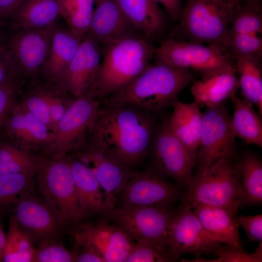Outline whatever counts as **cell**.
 <instances>
[{"label": "cell", "mask_w": 262, "mask_h": 262, "mask_svg": "<svg viewBox=\"0 0 262 262\" xmlns=\"http://www.w3.org/2000/svg\"><path fill=\"white\" fill-rule=\"evenodd\" d=\"M238 227L245 230L249 242L262 241V214L246 216L241 215L235 217Z\"/></svg>", "instance_id": "obj_41"}, {"label": "cell", "mask_w": 262, "mask_h": 262, "mask_svg": "<svg viewBox=\"0 0 262 262\" xmlns=\"http://www.w3.org/2000/svg\"><path fill=\"white\" fill-rule=\"evenodd\" d=\"M234 108L229 127L234 138L238 137L246 144L262 147V122L255 112L253 104L236 94L230 98Z\"/></svg>", "instance_id": "obj_28"}, {"label": "cell", "mask_w": 262, "mask_h": 262, "mask_svg": "<svg viewBox=\"0 0 262 262\" xmlns=\"http://www.w3.org/2000/svg\"><path fill=\"white\" fill-rule=\"evenodd\" d=\"M39 190L62 226L79 225L85 217L82 211L68 157L43 159L37 172Z\"/></svg>", "instance_id": "obj_6"}, {"label": "cell", "mask_w": 262, "mask_h": 262, "mask_svg": "<svg viewBox=\"0 0 262 262\" xmlns=\"http://www.w3.org/2000/svg\"><path fill=\"white\" fill-rule=\"evenodd\" d=\"M102 46L84 35L79 48L55 84L75 99L90 89L101 62Z\"/></svg>", "instance_id": "obj_17"}, {"label": "cell", "mask_w": 262, "mask_h": 262, "mask_svg": "<svg viewBox=\"0 0 262 262\" xmlns=\"http://www.w3.org/2000/svg\"><path fill=\"white\" fill-rule=\"evenodd\" d=\"M100 66L89 92L101 101L120 92L150 65L155 48L144 37L121 39L102 46Z\"/></svg>", "instance_id": "obj_3"}, {"label": "cell", "mask_w": 262, "mask_h": 262, "mask_svg": "<svg viewBox=\"0 0 262 262\" xmlns=\"http://www.w3.org/2000/svg\"><path fill=\"white\" fill-rule=\"evenodd\" d=\"M222 244L205 230L188 205L182 203L174 209L168 227L166 249L172 262L185 254L199 256L213 253Z\"/></svg>", "instance_id": "obj_13"}, {"label": "cell", "mask_w": 262, "mask_h": 262, "mask_svg": "<svg viewBox=\"0 0 262 262\" xmlns=\"http://www.w3.org/2000/svg\"><path fill=\"white\" fill-rule=\"evenodd\" d=\"M33 241L19 226L14 216L9 219L3 262H32L35 249Z\"/></svg>", "instance_id": "obj_32"}, {"label": "cell", "mask_w": 262, "mask_h": 262, "mask_svg": "<svg viewBox=\"0 0 262 262\" xmlns=\"http://www.w3.org/2000/svg\"><path fill=\"white\" fill-rule=\"evenodd\" d=\"M74 262L72 252L64 246L52 241H44L35 249L32 262Z\"/></svg>", "instance_id": "obj_39"}, {"label": "cell", "mask_w": 262, "mask_h": 262, "mask_svg": "<svg viewBox=\"0 0 262 262\" xmlns=\"http://www.w3.org/2000/svg\"><path fill=\"white\" fill-rule=\"evenodd\" d=\"M161 4L169 16L173 20H178L183 6L181 0H154Z\"/></svg>", "instance_id": "obj_45"}, {"label": "cell", "mask_w": 262, "mask_h": 262, "mask_svg": "<svg viewBox=\"0 0 262 262\" xmlns=\"http://www.w3.org/2000/svg\"><path fill=\"white\" fill-rule=\"evenodd\" d=\"M13 215L33 242L52 240L63 226L49 205L29 192L16 202Z\"/></svg>", "instance_id": "obj_18"}, {"label": "cell", "mask_w": 262, "mask_h": 262, "mask_svg": "<svg viewBox=\"0 0 262 262\" xmlns=\"http://www.w3.org/2000/svg\"><path fill=\"white\" fill-rule=\"evenodd\" d=\"M229 53L233 56L261 58L262 40L256 33L228 34V55Z\"/></svg>", "instance_id": "obj_37"}, {"label": "cell", "mask_w": 262, "mask_h": 262, "mask_svg": "<svg viewBox=\"0 0 262 262\" xmlns=\"http://www.w3.org/2000/svg\"><path fill=\"white\" fill-rule=\"evenodd\" d=\"M236 161L223 159L201 173L192 176L182 203L223 208L236 216L244 197Z\"/></svg>", "instance_id": "obj_5"}, {"label": "cell", "mask_w": 262, "mask_h": 262, "mask_svg": "<svg viewBox=\"0 0 262 262\" xmlns=\"http://www.w3.org/2000/svg\"><path fill=\"white\" fill-rule=\"evenodd\" d=\"M230 117L223 104L207 107L203 113L201 136L196 156V173L223 159L237 161L235 138L229 127Z\"/></svg>", "instance_id": "obj_12"}, {"label": "cell", "mask_w": 262, "mask_h": 262, "mask_svg": "<svg viewBox=\"0 0 262 262\" xmlns=\"http://www.w3.org/2000/svg\"><path fill=\"white\" fill-rule=\"evenodd\" d=\"M102 216L96 222L79 225L74 232L75 242L91 246L105 262H124L136 242Z\"/></svg>", "instance_id": "obj_16"}, {"label": "cell", "mask_w": 262, "mask_h": 262, "mask_svg": "<svg viewBox=\"0 0 262 262\" xmlns=\"http://www.w3.org/2000/svg\"><path fill=\"white\" fill-rule=\"evenodd\" d=\"M100 104L101 101L89 91L75 99L51 132V142L45 155L50 158H60L83 147Z\"/></svg>", "instance_id": "obj_9"}, {"label": "cell", "mask_w": 262, "mask_h": 262, "mask_svg": "<svg viewBox=\"0 0 262 262\" xmlns=\"http://www.w3.org/2000/svg\"><path fill=\"white\" fill-rule=\"evenodd\" d=\"M23 0H0V21L4 26Z\"/></svg>", "instance_id": "obj_44"}, {"label": "cell", "mask_w": 262, "mask_h": 262, "mask_svg": "<svg viewBox=\"0 0 262 262\" xmlns=\"http://www.w3.org/2000/svg\"><path fill=\"white\" fill-rule=\"evenodd\" d=\"M25 82L19 77L0 84V129L17 102Z\"/></svg>", "instance_id": "obj_38"}, {"label": "cell", "mask_w": 262, "mask_h": 262, "mask_svg": "<svg viewBox=\"0 0 262 262\" xmlns=\"http://www.w3.org/2000/svg\"><path fill=\"white\" fill-rule=\"evenodd\" d=\"M60 16L68 27L83 37L89 27L93 12L94 0H57Z\"/></svg>", "instance_id": "obj_33"}, {"label": "cell", "mask_w": 262, "mask_h": 262, "mask_svg": "<svg viewBox=\"0 0 262 262\" xmlns=\"http://www.w3.org/2000/svg\"><path fill=\"white\" fill-rule=\"evenodd\" d=\"M148 154L151 167L180 188L188 189L196 158L173 132L168 119L155 130Z\"/></svg>", "instance_id": "obj_11"}, {"label": "cell", "mask_w": 262, "mask_h": 262, "mask_svg": "<svg viewBox=\"0 0 262 262\" xmlns=\"http://www.w3.org/2000/svg\"><path fill=\"white\" fill-rule=\"evenodd\" d=\"M205 230L215 239L243 249L235 217L226 209L218 207L198 206L192 208Z\"/></svg>", "instance_id": "obj_26"}, {"label": "cell", "mask_w": 262, "mask_h": 262, "mask_svg": "<svg viewBox=\"0 0 262 262\" xmlns=\"http://www.w3.org/2000/svg\"><path fill=\"white\" fill-rule=\"evenodd\" d=\"M81 208L85 218L107 213L103 191L91 168L76 155L68 157Z\"/></svg>", "instance_id": "obj_22"}, {"label": "cell", "mask_w": 262, "mask_h": 262, "mask_svg": "<svg viewBox=\"0 0 262 262\" xmlns=\"http://www.w3.org/2000/svg\"><path fill=\"white\" fill-rule=\"evenodd\" d=\"M239 83L236 69L222 71L195 80L190 87L194 102L199 106L213 107L222 104L236 94Z\"/></svg>", "instance_id": "obj_23"}, {"label": "cell", "mask_w": 262, "mask_h": 262, "mask_svg": "<svg viewBox=\"0 0 262 262\" xmlns=\"http://www.w3.org/2000/svg\"><path fill=\"white\" fill-rule=\"evenodd\" d=\"M172 262L167 254L153 245L143 242H136L124 262Z\"/></svg>", "instance_id": "obj_40"}, {"label": "cell", "mask_w": 262, "mask_h": 262, "mask_svg": "<svg viewBox=\"0 0 262 262\" xmlns=\"http://www.w3.org/2000/svg\"><path fill=\"white\" fill-rule=\"evenodd\" d=\"M137 30L151 42L160 38L166 27L165 17L154 0H115Z\"/></svg>", "instance_id": "obj_24"}, {"label": "cell", "mask_w": 262, "mask_h": 262, "mask_svg": "<svg viewBox=\"0 0 262 262\" xmlns=\"http://www.w3.org/2000/svg\"><path fill=\"white\" fill-rule=\"evenodd\" d=\"M221 245L213 252L218 258L214 260H206L201 256L189 261L195 262H262V242H260L255 251L251 254L244 249L227 244Z\"/></svg>", "instance_id": "obj_36"}, {"label": "cell", "mask_w": 262, "mask_h": 262, "mask_svg": "<svg viewBox=\"0 0 262 262\" xmlns=\"http://www.w3.org/2000/svg\"><path fill=\"white\" fill-rule=\"evenodd\" d=\"M262 14L260 6L241 4L233 10L228 34L262 33Z\"/></svg>", "instance_id": "obj_34"}, {"label": "cell", "mask_w": 262, "mask_h": 262, "mask_svg": "<svg viewBox=\"0 0 262 262\" xmlns=\"http://www.w3.org/2000/svg\"><path fill=\"white\" fill-rule=\"evenodd\" d=\"M56 24L36 29L10 25L4 26L0 44L17 75L25 82L39 79Z\"/></svg>", "instance_id": "obj_7"}, {"label": "cell", "mask_w": 262, "mask_h": 262, "mask_svg": "<svg viewBox=\"0 0 262 262\" xmlns=\"http://www.w3.org/2000/svg\"><path fill=\"white\" fill-rule=\"evenodd\" d=\"M84 35L101 46L127 38L144 37L115 0H97L89 27Z\"/></svg>", "instance_id": "obj_20"}, {"label": "cell", "mask_w": 262, "mask_h": 262, "mask_svg": "<svg viewBox=\"0 0 262 262\" xmlns=\"http://www.w3.org/2000/svg\"><path fill=\"white\" fill-rule=\"evenodd\" d=\"M19 77L6 52L0 44V84Z\"/></svg>", "instance_id": "obj_43"}, {"label": "cell", "mask_w": 262, "mask_h": 262, "mask_svg": "<svg viewBox=\"0 0 262 262\" xmlns=\"http://www.w3.org/2000/svg\"><path fill=\"white\" fill-rule=\"evenodd\" d=\"M153 115L133 107H100L90 141L132 169L146 158L155 131Z\"/></svg>", "instance_id": "obj_1"}, {"label": "cell", "mask_w": 262, "mask_h": 262, "mask_svg": "<svg viewBox=\"0 0 262 262\" xmlns=\"http://www.w3.org/2000/svg\"><path fill=\"white\" fill-rule=\"evenodd\" d=\"M6 242V235L0 219V262H3L4 250Z\"/></svg>", "instance_id": "obj_46"}, {"label": "cell", "mask_w": 262, "mask_h": 262, "mask_svg": "<svg viewBox=\"0 0 262 262\" xmlns=\"http://www.w3.org/2000/svg\"><path fill=\"white\" fill-rule=\"evenodd\" d=\"M82 37L68 27L56 24L39 79L41 77L44 82L55 84L75 56Z\"/></svg>", "instance_id": "obj_21"}, {"label": "cell", "mask_w": 262, "mask_h": 262, "mask_svg": "<svg viewBox=\"0 0 262 262\" xmlns=\"http://www.w3.org/2000/svg\"><path fill=\"white\" fill-rule=\"evenodd\" d=\"M76 249L73 254L74 262H105L103 259L91 246L76 242Z\"/></svg>", "instance_id": "obj_42"}, {"label": "cell", "mask_w": 262, "mask_h": 262, "mask_svg": "<svg viewBox=\"0 0 262 262\" xmlns=\"http://www.w3.org/2000/svg\"><path fill=\"white\" fill-rule=\"evenodd\" d=\"M59 16L57 0H23L5 26L29 29L44 28L55 24Z\"/></svg>", "instance_id": "obj_27"}, {"label": "cell", "mask_w": 262, "mask_h": 262, "mask_svg": "<svg viewBox=\"0 0 262 262\" xmlns=\"http://www.w3.org/2000/svg\"><path fill=\"white\" fill-rule=\"evenodd\" d=\"M43 159L15 143L0 144V175L37 173Z\"/></svg>", "instance_id": "obj_31"}, {"label": "cell", "mask_w": 262, "mask_h": 262, "mask_svg": "<svg viewBox=\"0 0 262 262\" xmlns=\"http://www.w3.org/2000/svg\"><path fill=\"white\" fill-rule=\"evenodd\" d=\"M236 71L243 98L251 102L262 114V76L261 58L237 55Z\"/></svg>", "instance_id": "obj_30"}, {"label": "cell", "mask_w": 262, "mask_h": 262, "mask_svg": "<svg viewBox=\"0 0 262 262\" xmlns=\"http://www.w3.org/2000/svg\"><path fill=\"white\" fill-rule=\"evenodd\" d=\"M262 0H246L244 4L250 6H260Z\"/></svg>", "instance_id": "obj_47"}, {"label": "cell", "mask_w": 262, "mask_h": 262, "mask_svg": "<svg viewBox=\"0 0 262 262\" xmlns=\"http://www.w3.org/2000/svg\"><path fill=\"white\" fill-rule=\"evenodd\" d=\"M173 204L150 206L119 205L105 216L135 242L151 244L166 252Z\"/></svg>", "instance_id": "obj_8"}, {"label": "cell", "mask_w": 262, "mask_h": 262, "mask_svg": "<svg viewBox=\"0 0 262 262\" xmlns=\"http://www.w3.org/2000/svg\"><path fill=\"white\" fill-rule=\"evenodd\" d=\"M152 167L135 172L117 198L119 205L150 206L173 204L181 200L184 193L177 185Z\"/></svg>", "instance_id": "obj_15"}, {"label": "cell", "mask_w": 262, "mask_h": 262, "mask_svg": "<svg viewBox=\"0 0 262 262\" xmlns=\"http://www.w3.org/2000/svg\"><path fill=\"white\" fill-rule=\"evenodd\" d=\"M82 148L76 156L91 168L98 180L104 194L107 214L115 207L118 196L134 171L93 141Z\"/></svg>", "instance_id": "obj_14"}, {"label": "cell", "mask_w": 262, "mask_h": 262, "mask_svg": "<svg viewBox=\"0 0 262 262\" xmlns=\"http://www.w3.org/2000/svg\"><path fill=\"white\" fill-rule=\"evenodd\" d=\"M195 79L196 73L190 69L156 61L126 87L102 102L108 107H133L153 115L171 106Z\"/></svg>", "instance_id": "obj_2"}, {"label": "cell", "mask_w": 262, "mask_h": 262, "mask_svg": "<svg viewBox=\"0 0 262 262\" xmlns=\"http://www.w3.org/2000/svg\"><path fill=\"white\" fill-rule=\"evenodd\" d=\"M234 7L229 0H186L173 32L174 38L215 46L228 55Z\"/></svg>", "instance_id": "obj_4"}, {"label": "cell", "mask_w": 262, "mask_h": 262, "mask_svg": "<svg viewBox=\"0 0 262 262\" xmlns=\"http://www.w3.org/2000/svg\"><path fill=\"white\" fill-rule=\"evenodd\" d=\"M173 112L168 119L177 137L196 158L200 144L203 113L195 102L186 103L176 100L172 105Z\"/></svg>", "instance_id": "obj_25"}, {"label": "cell", "mask_w": 262, "mask_h": 262, "mask_svg": "<svg viewBox=\"0 0 262 262\" xmlns=\"http://www.w3.org/2000/svg\"><path fill=\"white\" fill-rule=\"evenodd\" d=\"M233 6H237L240 4L241 0H229Z\"/></svg>", "instance_id": "obj_48"}, {"label": "cell", "mask_w": 262, "mask_h": 262, "mask_svg": "<svg viewBox=\"0 0 262 262\" xmlns=\"http://www.w3.org/2000/svg\"><path fill=\"white\" fill-rule=\"evenodd\" d=\"M238 169L244 197L240 208L246 206L261 205L262 203V163L256 155L245 153L236 161Z\"/></svg>", "instance_id": "obj_29"}, {"label": "cell", "mask_w": 262, "mask_h": 262, "mask_svg": "<svg viewBox=\"0 0 262 262\" xmlns=\"http://www.w3.org/2000/svg\"><path fill=\"white\" fill-rule=\"evenodd\" d=\"M2 27H3V26L2 25L0 21V40H1V36H2V31H3V28H2Z\"/></svg>", "instance_id": "obj_49"}, {"label": "cell", "mask_w": 262, "mask_h": 262, "mask_svg": "<svg viewBox=\"0 0 262 262\" xmlns=\"http://www.w3.org/2000/svg\"><path fill=\"white\" fill-rule=\"evenodd\" d=\"M34 175L18 173L0 175V207L16 203L29 192L33 185Z\"/></svg>", "instance_id": "obj_35"}, {"label": "cell", "mask_w": 262, "mask_h": 262, "mask_svg": "<svg viewBox=\"0 0 262 262\" xmlns=\"http://www.w3.org/2000/svg\"><path fill=\"white\" fill-rule=\"evenodd\" d=\"M2 128L13 142L30 152L45 155L51 142V132L21 103L13 107Z\"/></svg>", "instance_id": "obj_19"}, {"label": "cell", "mask_w": 262, "mask_h": 262, "mask_svg": "<svg viewBox=\"0 0 262 262\" xmlns=\"http://www.w3.org/2000/svg\"><path fill=\"white\" fill-rule=\"evenodd\" d=\"M156 61L190 69L201 77L235 68L229 57L216 46L174 38L155 48Z\"/></svg>", "instance_id": "obj_10"}]
</instances>
